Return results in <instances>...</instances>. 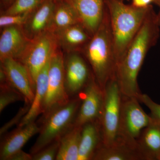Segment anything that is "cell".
Listing matches in <instances>:
<instances>
[{
    "instance_id": "cell-1",
    "label": "cell",
    "mask_w": 160,
    "mask_h": 160,
    "mask_svg": "<svg viewBox=\"0 0 160 160\" xmlns=\"http://www.w3.org/2000/svg\"><path fill=\"white\" fill-rule=\"evenodd\" d=\"M159 26L152 9L117 66L116 77L123 96L138 99L141 94L138 75L147 53L159 37Z\"/></svg>"
},
{
    "instance_id": "cell-10",
    "label": "cell",
    "mask_w": 160,
    "mask_h": 160,
    "mask_svg": "<svg viewBox=\"0 0 160 160\" xmlns=\"http://www.w3.org/2000/svg\"><path fill=\"white\" fill-rule=\"evenodd\" d=\"M79 94L82 102L73 126L82 127L87 123L99 119L102 109L104 91L92 75Z\"/></svg>"
},
{
    "instance_id": "cell-20",
    "label": "cell",
    "mask_w": 160,
    "mask_h": 160,
    "mask_svg": "<svg viewBox=\"0 0 160 160\" xmlns=\"http://www.w3.org/2000/svg\"><path fill=\"white\" fill-rule=\"evenodd\" d=\"M137 149L118 141L112 146L102 145L95 153L92 160H142Z\"/></svg>"
},
{
    "instance_id": "cell-21",
    "label": "cell",
    "mask_w": 160,
    "mask_h": 160,
    "mask_svg": "<svg viewBox=\"0 0 160 160\" xmlns=\"http://www.w3.org/2000/svg\"><path fill=\"white\" fill-rule=\"evenodd\" d=\"M82 129L73 126L61 137L56 160H78Z\"/></svg>"
},
{
    "instance_id": "cell-16",
    "label": "cell",
    "mask_w": 160,
    "mask_h": 160,
    "mask_svg": "<svg viewBox=\"0 0 160 160\" xmlns=\"http://www.w3.org/2000/svg\"><path fill=\"white\" fill-rule=\"evenodd\" d=\"M138 151L143 160H160V124L153 119L137 140Z\"/></svg>"
},
{
    "instance_id": "cell-6",
    "label": "cell",
    "mask_w": 160,
    "mask_h": 160,
    "mask_svg": "<svg viewBox=\"0 0 160 160\" xmlns=\"http://www.w3.org/2000/svg\"><path fill=\"white\" fill-rule=\"evenodd\" d=\"M153 121L144 111L137 98L122 97L118 141L137 149V140ZM138 150V149H137Z\"/></svg>"
},
{
    "instance_id": "cell-7",
    "label": "cell",
    "mask_w": 160,
    "mask_h": 160,
    "mask_svg": "<svg viewBox=\"0 0 160 160\" xmlns=\"http://www.w3.org/2000/svg\"><path fill=\"white\" fill-rule=\"evenodd\" d=\"M58 44L54 32L47 30L30 39L18 60L26 66L35 89L38 75L56 51Z\"/></svg>"
},
{
    "instance_id": "cell-23",
    "label": "cell",
    "mask_w": 160,
    "mask_h": 160,
    "mask_svg": "<svg viewBox=\"0 0 160 160\" xmlns=\"http://www.w3.org/2000/svg\"><path fill=\"white\" fill-rule=\"evenodd\" d=\"M25 101L24 96L8 82L0 84V113L12 103Z\"/></svg>"
},
{
    "instance_id": "cell-3",
    "label": "cell",
    "mask_w": 160,
    "mask_h": 160,
    "mask_svg": "<svg viewBox=\"0 0 160 160\" xmlns=\"http://www.w3.org/2000/svg\"><path fill=\"white\" fill-rule=\"evenodd\" d=\"M92 72L103 89L116 76V63L110 23L107 9L102 22L83 49Z\"/></svg>"
},
{
    "instance_id": "cell-18",
    "label": "cell",
    "mask_w": 160,
    "mask_h": 160,
    "mask_svg": "<svg viewBox=\"0 0 160 160\" xmlns=\"http://www.w3.org/2000/svg\"><path fill=\"white\" fill-rule=\"evenodd\" d=\"M54 32L58 44L69 52L83 49L92 37L81 24L72 25Z\"/></svg>"
},
{
    "instance_id": "cell-30",
    "label": "cell",
    "mask_w": 160,
    "mask_h": 160,
    "mask_svg": "<svg viewBox=\"0 0 160 160\" xmlns=\"http://www.w3.org/2000/svg\"><path fill=\"white\" fill-rule=\"evenodd\" d=\"M154 0H132V5L137 7L143 8L150 6L149 4Z\"/></svg>"
},
{
    "instance_id": "cell-11",
    "label": "cell",
    "mask_w": 160,
    "mask_h": 160,
    "mask_svg": "<svg viewBox=\"0 0 160 160\" xmlns=\"http://www.w3.org/2000/svg\"><path fill=\"white\" fill-rule=\"evenodd\" d=\"M1 67L5 72L8 83L24 96L25 102L31 104L35 89L26 66L18 60L8 58L1 61Z\"/></svg>"
},
{
    "instance_id": "cell-31",
    "label": "cell",
    "mask_w": 160,
    "mask_h": 160,
    "mask_svg": "<svg viewBox=\"0 0 160 160\" xmlns=\"http://www.w3.org/2000/svg\"><path fill=\"white\" fill-rule=\"evenodd\" d=\"M153 2L160 8V0H154Z\"/></svg>"
},
{
    "instance_id": "cell-28",
    "label": "cell",
    "mask_w": 160,
    "mask_h": 160,
    "mask_svg": "<svg viewBox=\"0 0 160 160\" xmlns=\"http://www.w3.org/2000/svg\"><path fill=\"white\" fill-rule=\"evenodd\" d=\"M138 100L146 105L151 112V116L154 121L160 124V105L155 102L149 96L141 93Z\"/></svg>"
},
{
    "instance_id": "cell-13",
    "label": "cell",
    "mask_w": 160,
    "mask_h": 160,
    "mask_svg": "<svg viewBox=\"0 0 160 160\" xmlns=\"http://www.w3.org/2000/svg\"><path fill=\"white\" fill-rule=\"evenodd\" d=\"M20 26L4 27L0 36V60L8 58L19 60L30 42Z\"/></svg>"
},
{
    "instance_id": "cell-2",
    "label": "cell",
    "mask_w": 160,
    "mask_h": 160,
    "mask_svg": "<svg viewBox=\"0 0 160 160\" xmlns=\"http://www.w3.org/2000/svg\"><path fill=\"white\" fill-rule=\"evenodd\" d=\"M106 5L117 67L152 9L127 5L120 0H106Z\"/></svg>"
},
{
    "instance_id": "cell-24",
    "label": "cell",
    "mask_w": 160,
    "mask_h": 160,
    "mask_svg": "<svg viewBox=\"0 0 160 160\" xmlns=\"http://www.w3.org/2000/svg\"><path fill=\"white\" fill-rule=\"evenodd\" d=\"M45 0H14L5 12L6 15L31 12Z\"/></svg>"
},
{
    "instance_id": "cell-9",
    "label": "cell",
    "mask_w": 160,
    "mask_h": 160,
    "mask_svg": "<svg viewBox=\"0 0 160 160\" xmlns=\"http://www.w3.org/2000/svg\"><path fill=\"white\" fill-rule=\"evenodd\" d=\"M64 72L66 90L70 98L84 90L93 75L87 61L78 51L70 52L64 58Z\"/></svg>"
},
{
    "instance_id": "cell-33",
    "label": "cell",
    "mask_w": 160,
    "mask_h": 160,
    "mask_svg": "<svg viewBox=\"0 0 160 160\" xmlns=\"http://www.w3.org/2000/svg\"><path fill=\"white\" fill-rule=\"evenodd\" d=\"M13 0H2L3 2L5 3H9L11 2Z\"/></svg>"
},
{
    "instance_id": "cell-19",
    "label": "cell",
    "mask_w": 160,
    "mask_h": 160,
    "mask_svg": "<svg viewBox=\"0 0 160 160\" xmlns=\"http://www.w3.org/2000/svg\"><path fill=\"white\" fill-rule=\"evenodd\" d=\"M50 60L38 75L36 81L35 91L33 101L29 111L18 127H22L35 122L38 117L42 114V106L48 87Z\"/></svg>"
},
{
    "instance_id": "cell-22",
    "label": "cell",
    "mask_w": 160,
    "mask_h": 160,
    "mask_svg": "<svg viewBox=\"0 0 160 160\" xmlns=\"http://www.w3.org/2000/svg\"><path fill=\"white\" fill-rule=\"evenodd\" d=\"M78 24H81L79 18L71 4L66 0L57 1L50 30L55 32Z\"/></svg>"
},
{
    "instance_id": "cell-8",
    "label": "cell",
    "mask_w": 160,
    "mask_h": 160,
    "mask_svg": "<svg viewBox=\"0 0 160 160\" xmlns=\"http://www.w3.org/2000/svg\"><path fill=\"white\" fill-rule=\"evenodd\" d=\"M70 98L65 86L64 58L56 50L50 59L47 92L42 106V115L68 102Z\"/></svg>"
},
{
    "instance_id": "cell-32",
    "label": "cell",
    "mask_w": 160,
    "mask_h": 160,
    "mask_svg": "<svg viewBox=\"0 0 160 160\" xmlns=\"http://www.w3.org/2000/svg\"><path fill=\"white\" fill-rule=\"evenodd\" d=\"M157 20L158 22L160 25V10L159 13L158 14H157Z\"/></svg>"
},
{
    "instance_id": "cell-34",
    "label": "cell",
    "mask_w": 160,
    "mask_h": 160,
    "mask_svg": "<svg viewBox=\"0 0 160 160\" xmlns=\"http://www.w3.org/2000/svg\"><path fill=\"white\" fill-rule=\"evenodd\" d=\"M120 1H123V0H120Z\"/></svg>"
},
{
    "instance_id": "cell-27",
    "label": "cell",
    "mask_w": 160,
    "mask_h": 160,
    "mask_svg": "<svg viewBox=\"0 0 160 160\" xmlns=\"http://www.w3.org/2000/svg\"><path fill=\"white\" fill-rule=\"evenodd\" d=\"M31 104L28 102H25L24 106L21 107L19 109L14 117L11 119L10 121L5 123L0 129V136L2 137L4 135L8 132V130L11 129L12 126L15 125H19L21 121L23 119L24 117L27 114L29 108H30Z\"/></svg>"
},
{
    "instance_id": "cell-17",
    "label": "cell",
    "mask_w": 160,
    "mask_h": 160,
    "mask_svg": "<svg viewBox=\"0 0 160 160\" xmlns=\"http://www.w3.org/2000/svg\"><path fill=\"white\" fill-rule=\"evenodd\" d=\"M102 145L98 121L82 127L78 160H92L97 150Z\"/></svg>"
},
{
    "instance_id": "cell-29",
    "label": "cell",
    "mask_w": 160,
    "mask_h": 160,
    "mask_svg": "<svg viewBox=\"0 0 160 160\" xmlns=\"http://www.w3.org/2000/svg\"><path fill=\"white\" fill-rule=\"evenodd\" d=\"M9 160H32V155L21 149L12 155Z\"/></svg>"
},
{
    "instance_id": "cell-5",
    "label": "cell",
    "mask_w": 160,
    "mask_h": 160,
    "mask_svg": "<svg viewBox=\"0 0 160 160\" xmlns=\"http://www.w3.org/2000/svg\"><path fill=\"white\" fill-rule=\"evenodd\" d=\"M103 91L102 109L98 122L102 145L109 147L117 142L118 138L122 95L116 77L109 80Z\"/></svg>"
},
{
    "instance_id": "cell-4",
    "label": "cell",
    "mask_w": 160,
    "mask_h": 160,
    "mask_svg": "<svg viewBox=\"0 0 160 160\" xmlns=\"http://www.w3.org/2000/svg\"><path fill=\"white\" fill-rule=\"evenodd\" d=\"M81 102L79 94L71 98L66 104L42 115L39 135L29 153L34 154L50 143L59 140L73 126Z\"/></svg>"
},
{
    "instance_id": "cell-25",
    "label": "cell",
    "mask_w": 160,
    "mask_h": 160,
    "mask_svg": "<svg viewBox=\"0 0 160 160\" xmlns=\"http://www.w3.org/2000/svg\"><path fill=\"white\" fill-rule=\"evenodd\" d=\"M59 140L55 141L45 146L32 155V160H53L56 159L59 148Z\"/></svg>"
},
{
    "instance_id": "cell-15",
    "label": "cell",
    "mask_w": 160,
    "mask_h": 160,
    "mask_svg": "<svg viewBox=\"0 0 160 160\" xmlns=\"http://www.w3.org/2000/svg\"><path fill=\"white\" fill-rule=\"evenodd\" d=\"M57 2V0H45L32 12L24 30L30 39L50 30Z\"/></svg>"
},
{
    "instance_id": "cell-26",
    "label": "cell",
    "mask_w": 160,
    "mask_h": 160,
    "mask_svg": "<svg viewBox=\"0 0 160 160\" xmlns=\"http://www.w3.org/2000/svg\"><path fill=\"white\" fill-rule=\"evenodd\" d=\"M31 13V12L19 14L4 15L0 18V26L6 27L23 26L27 22Z\"/></svg>"
},
{
    "instance_id": "cell-14",
    "label": "cell",
    "mask_w": 160,
    "mask_h": 160,
    "mask_svg": "<svg viewBox=\"0 0 160 160\" xmlns=\"http://www.w3.org/2000/svg\"><path fill=\"white\" fill-rule=\"evenodd\" d=\"M40 127L35 122L29 123L4 135L0 145V160H9L14 153L22 149L32 137L38 133Z\"/></svg>"
},
{
    "instance_id": "cell-12",
    "label": "cell",
    "mask_w": 160,
    "mask_h": 160,
    "mask_svg": "<svg viewBox=\"0 0 160 160\" xmlns=\"http://www.w3.org/2000/svg\"><path fill=\"white\" fill-rule=\"evenodd\" d=\"M72 6L81 24L90 35L94 34L102 22L106 11L105 0H66Z\"/></svg>"
}]
</instances>
